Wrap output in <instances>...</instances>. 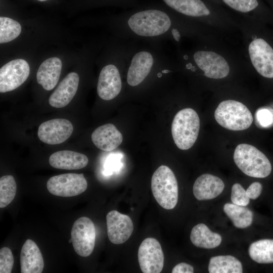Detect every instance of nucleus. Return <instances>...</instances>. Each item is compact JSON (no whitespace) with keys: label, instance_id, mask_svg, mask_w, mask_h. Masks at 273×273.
<instances>
[{"label":"nucleus","instance_id":"1","mask_svg":"<svg viewBox=\"0 0 273 273\" xmlns=\"http://www.w3.org/2000/svg\"><path fill=\"white\" fill-rule=\"evenodd\" d=\"M168 8L152 7L122 14L115 22L118 35L121 39L158 44L163 41H171L178 48L186 40L223 38Z\"/></svg>","mask_w":273,"mask_h":273},{"label":"nucleus","instance_id":"2","mask_svg":"<svg viewBox=\"0 0 273 273\" xmlns=\"http://www.w3.org/2000/svg\"><path fill=\"white\" fill-rule=\"evenodd\" d=\"M228 41L213 38L194 41L189 48H178L175 59L178 69L209 79L226 78L233 69L247 65L241 50Z\"/></svg>","mask_w":273,"mask_h":273},{"label":"nucleus","instance_id":"3","mask_svg":"<svg viewBox=\"0 0 273 273\" xmlns=\"http://www.w3.org/2000/svg\"><path fill=\"white\" fill-rule=\"evenodd\" d=\"M147 43L138 44L129 60L126 83L131 88L144 84L151 77L161 79L178 69L175 60L164 54L159 44Z\"/></svg>","mask_w":273,"mask_h":273},{"label":"nucleus","instance_id":"4","mask_svg":"<svg viewBox=\"0 0 273 273\" xmlns=\"http://www.w3.org/2000/svg\"><path fill=\"white\" fill-rule=\"evenodd\" d=\"M169 8L188 19L200 24L229 39L230 34L239 33L238 21L213 13L202 0H162Z\"/></svg>","mask_w":273,"mask_h":273},{"label":"nucleus","instance_id":"5","mask_svg":"<svg viewBox=\"0 0 273 273\" xmlns=\"http://www.w3.org/2000/svg\"><path fill=\"white\" fill-rule=\"evenodd\" d=\"M234 160L244 174L251 177L264 178L271 171V165L266 156L251 145H238L234 151Z\"/></svg>","mask_w":273,"mask_h":273},{"label":"nucleus","instance_id":"6","mask_svg":"<svg viewBox=\"0 0 273 273\" xmlns=\"http://www.w3.org/2000/svg\"><path fill=\"white\" fill-rule=\"evenodd\" d=\"M200 119L192 108H185L175 115L171 125L174 143L180 149H190L196 142L200 130Z\"/></svg>","mask_w":273,"mask_h":273},{"label":"nucleus","instance_id":"7","mask_svg":"<svg viewBox=\"0 0 273 273\" xmlns=\"http://www.w3.org/2000/svg\"><path fill=\"white\" fill-rule=\"evenodd\" d=\"M151 190L156 201L164 209H173L178 201V185L173 171L168 166L161 165L154 172Z\"/></svg>","mask_w":273,"mask_h":273},{"label":"nucleus","instance_id":"8","mask_svg":"<svg viewBox=\"0 0 273 273\" xmlns=\"http://www.w3.org/2000/svg\"><path fill=\"white\" fill-rule=\"evenodd\" d=\"M214 118L220 125L234 131L248 128L253 120L248 108L242 103L234 100L220 102L215 111Z\"/></svg>","mask_w":273,"mask_h":273},{"label":"nucleus","instance_id":"9","mask_svg":"<svg viewBox=\"0 0 273 273\" xmlns=\"http://www.w3.org/2000/svg\"><path fill=\"white\" fill-rule=\"evenodd\" d=\"M71 239L75 252L80 256L87 257L93 252L96 233L94 222L87 217H81L74 223Z\"/></svg>","mask_w":273,"mask_h":273},{"label":"nucleus","instance_id":"10","mask_svg":"<svg viewBox=\"0 0 273 273\" xmlns=\"http://www.w3.org/2000/svg\"><path fill=\"white\" fill-rule=\"evenodd\" d=\"M47 188L54 195L70 197L84 192L87 189V183L83 173H65L50 178Z\"/></svg>","mask_w":273,"mask_h":273},{"label":"nucleus","instance_id":"11","mask_svg":"<svg viewBox=\"0 0 273 273\" xmlns=\"http://www.w3.org/2000/svg\"><path fill=\"white\" fill-rule=\"evenodd\" d=\"M138 261L144 273H159L164 266V254L160 243L153 238H147L141 244Z\"/></svg>","mask_w":273,"mask_h":273},{"label":"nucleus","instance_id":"12","mask_svg":"<svg viewBox=\"0 0 273 273\" xmlns=\"http://www.w3.org/2000/svg\"><path fill=\"white\" fill-rule=\"evenodd\" d=\"M30 73L28 63L24 59H17L4 65L0 69V92H10L22 85Z\"/></svg>","mask_w":273,"mask_h":273},{"label":"nucleus","instance_id":"13","mask_svg":"<svg viewBox=\"0 0 273 273\" xmlns=\"http://www.w3.org/2000/svg\"><path fill=\"white\" fill-rule=\"evenodd\" d=\"M73 126L65 119H54L41 123L38 129V136L42 142L57 145L66 141L72 134Z\"/></svg>","mask_w":273,"mask_h":273},{"label":"nucleus","instance_id":"14","mask_svg":"<svg viewBox=\"0 0 273 273\" xmlns=\"http://www.w3.org/2000/svg\"><path fill=\"white\" fill-rule=\"evenodd\" d=\"M107 235L114 244L125 242L131 235L133 224L130 217L117 210H111L106 216Z\"/></svg>","mask_w":273,"mask_h":273},{"label":"nucleus","instance_id":"15","mask_svg":"<svg viewBox=\"0 0 273 273\" xmlns=\"http://www.w3.org/2000/svg\"><path fill=\"white\" fill-rule=\"evenodd\" d=\"M79 81V77L77 73L74 72L68 73L50 96V105L56 108L67 106L76 94Z\"/></svg>","mask_w":273,"mask_h":273},{"label":"nucleus","instance_id":"16","mask_svg":"<svg viewBox=\"0 0 273 273\" xmlns=\"http://www.w3.org/2000/svg\"><path fill=\"white\" fill-rule=\"evenodd\" d=\"M224 188V183L220 178L210 174H203L195 180L193 191L195 198L201 201L217 197Z\"/></svg>","mask_w":273,"mask_h":273},{"label":"nucleus","instance_id":"17","mask_svg":"<svg viewBox=\"0 0 273 273\" xmlns=\"http://www.w3.org/2000/svg\"><path fill=\"white\" fill-rule=\"evenodd\" d=\"M21 273H41L44 267L42 254L36 243L27 239L20 253Z\"/></svg>","mask_w":273,"mask_h":273},{"label":"nucleus","instance_id":"18","mask_svg":"<svg viewBox=\"0 0 273 273\" xmlns=\"http://www.w3.org/2000/svg\"><path fill=\"white\" fill-rule=\"evenodd\" d=\"M91 138L98 148L105 151L114 150L123 141L121 133L114 124L111 123L98 127L92 133Z\"/></svg>","mask_w":273,"mask_h":273},{"label":"nucleus","instance_id":"19","mask_svg":"<svg viewBox=\"0 0 273 273\" xmlns=\"http://www.w3.org/2000/svg\"><path fill=\"white\" fill-rule=\"evenodd\" d=\"M88 159L85 155L69 150L59 151L52 154L49 163L53 167L66 170H76L85 167Z\"/></svg>","mask_w":273,"mask_h":273},{"label":"nucleus","instance_id":"20","mask_svg":"<svg viewBox=\"0 0 273 273\" xmlns=\"http://www.w3.org/2000/svg\"><path fill=\"white\" fill-rule=\"evenodd\" d=\"M61 60L52 57L44 61L40 65L36 74L38 84L47 90H51L57 85L61 72Z\"/></svg>","mask_w":273,"mask_h":273},{"label":"nucleus","instance_id":"21","mask_svg":"<svg viewBox=\"0 0 273 273\" xmlns=\"http://www.w3.org/2000/svg\"><path fill=\"white\" fill-rule=\"evenodd\" d=\"M190 239L195 246L205 249L216 248L220 244L222 241L219 234L212 232L204 223H199L193 228Z\"/></svg>","mask_w":273,"mask_h":273},{"label":"nucleus","instance_id":"22","mask_svg":"<svg viewBox=\"0 0 273 273\" xmlns=\"http://www.w3.org/2000/svg\"><path fill=\"white\" fill-rule=\"evenodd\" d=\"M208 271L210 273H242L241 262L232 255H218L210 259Z\"/></svg>","mask_w":273,"mask_h":273},{"label":"nucleus","instance_id":"23","mask_svg":"<svg viewBox=\"0 0 273 273\" xmlns=\"http://www.w3.org/2000/svg\"><path fill=\"white\" fill-rule=\"evenodd\" d=\"M223 211L237 228H246L252 224L253 213L244 206L227 203L223 206Z\"/></svg>","mask_w":273,"mask_h":273},{"label":"nucleus","instance_id":"24","mask_svg":"<svg viewBox=\"0 0 273 273\" xmlns=\"http://www.w3.org/2000/svg\"><path fill=\"white\" fill-rule=\"evenodd\" d=\"M248 252L250 258L257 263H273V240L263 239L252 243Z\"/></svg>","mask_w":273,"mask_h":273},{"label":"nucleus","instance_id":"25","mask_svg":"<svg viewBox=\"0 0 273 273\" xmlns=\"http://www.w3.org/2000/svg\"><path fill=\"white\" fill-rule=\"evenodd\" d=\"M21 26L17 21L8 17H0V43L11 41L20 34Z\"/></svg>","mask_w":273,"mask_h":273},{"label":"nucleus","instance_id":"26","mask_svg":"<svg viewBox=\"0 0 273 273\" xmlns=\"http://www.w3.org/2000/svg\"><path fill=\"white\" fill-rule=\"evenodd\" d=\"M17 191L16 181L12 175H5L0 178V207L7 206L14 199Z\"/></svg>","mask_w":273,"mask_h":273},{"label":"nucleus","instance_id":"27","mask_svg":"<svg viewBox=\"0 0 273 273\" xmlns=\"http://www.w3.org/2000/svg\"><path fill=\"white\" fill-rule=\"evenodd\" d=\"M232 9L242 14H250L258 6L257 0H222Z\"/></svg>","mask_w":273,"mask_h":273},{"label":"nucleus","instance_id":"28","mask_svg":"<svg viewBox=\"0 0 273 273\" xmlns=\"http://www.w3.org/2000/svg\"><path fill=\"white\" fill-rule=\"evenodd\" d=\"M256 125L259 127H269L273 124V110L268 108L258 109L255 114Z\"/></svg>","mask_w":273,"mask_h":273},{"label":"nucleus","instance_id":"29","mask_svg":"<svg viewBox=\"0 0 273 273\" xmlns=\"http://www.w3.org/2000/svg\"><path fill=\"white\" fill-rule=\"evenodd\" d=\"M231 198L233 204L240 206H246L250 202L246 190L238 183L233 186Z\"/></svg>","mask_w":273,"mask_h":273},{"label":"nucleus","instance_id":"30","mask_svg":"<svg viewBox=\"0 0 273 273\" xmlns=\"http://www.w3.org/2000/svg\"><path fill=\"white\" fill-rule=\"evenodd\" d=\"M14 262L12 251L8 247H3L0 250V272L11 273Z\"/></svg>","mask_w":273,"mask_h":273},{"label":"nucleus","instance_id":"31","mask_svg":"<svg viewBox=\"0 0 273 273\" xmlns=\"http://www.w3.org/2000/svg\"><path fill=\"white\" fill-rule=\"evenodd\" d=\"M262 186L259 182L252 183L246 190V194L250 199H256L260 195Z\"/></svg>","mask_w":273,"mask_h":273},{"label":"nucleus","instance_id":"32","mask_svg":"<svg viewBox=\"0 0 273 273\" xmlns=\"http://www.w3.org/2000/svg\"><path fill=\"white\" fill-rule=\"evenodd\" d=\"M172 273H193V267L185 262H181L176 265L172 270Z\"/></svg>","mask_w":273,"mask_h":273},{"label":"nucleus","instance_id":"33","mask_svg":"<svg viewBox=\"0 0 273 273\" xmlns=\"http://www.w3.org/2000/svg\"><path fill=\"white\" fill-rule=\"evenodd\" d=\"M72 243V240L71 239H70L69 241V243Z\"/></svg>","mask_w":273,"mask_h":273},{"label":"nucleus","instance_id":"34","mask_svg":"<svg viewBox=\"0 0 273 273\" xmlns=\"http://www.w3.org/2000/svg\"><path fill=\"white\" fill-rule=\"evenodd\" d=\"M39 1H47V0H38Z\"/></svg>","mask_w":273,"mask_h":273}]
</instances>
